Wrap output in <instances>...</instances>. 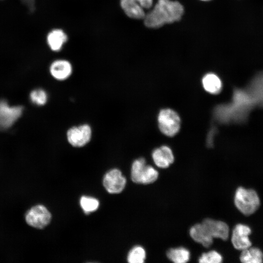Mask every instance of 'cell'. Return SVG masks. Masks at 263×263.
<instances>
[{
    "label": "cell",
    "mask_w": 263,
    "mask_h": 263,
    "mask_svg": "<svg viewBox=\"0 0 263 263\" xmlns=\"http://www.w3.org/2000/svg\"><path fill=\"white\" fill-rule=\"evenodd\" d=\"M202 82L204 89L209 93L217 94L221 91L222 82L219 77L214 74L209 73L205 75Z\"/></svg>",
    "instance_id": "obj_19"
},
{
    "label": "cell",
    "mask_w": 263,
    "mask_h": 263,
    "mask_svg": "<svg viewBox=\"0 0 263 263\" xmlns=\"http://www.w3.org/2000/svg\"><path fill=\"white\" fill-rule=\"evenodd\" d=\"M192 239L205 247H209L213 243V238L209 234L202 223L197 224L189 230Z\"/></svg>",
    "instance_id": "obj_17"
},
{
    "label": "cell",
    "mask_w": 263,
    "mask_h": 263,
    "mask_svg": "<svg viewBox=\"0 0 263 263\" xmlns=\"http://www.w3.org/2000/svg\"><path fill=\"white\" fill-rule=\"evenodd\" d=\"M184 12L183 6L178 1L157 0L152 9L146 14L144 24L148 28H159L180 20Z\"/></svg>",
    "instance_id": "obj_1"
},
{
    "label": "cell",
    "mask_w": 263,
    "mask_h": 263,
    "mask_svg": "<svg viewBox=\"0 0 263 263\" xmlns=\"http://www.w3.org/2000/svg\"><path fill=\"white\" fill-rule=\"evenodd\" d=\"M256 104L245 89L234 90L232 102L228 104L222 105L219 111H223L220 116L222 121L225 122H243L247 118L250 111Z\"/></svg>",
    "instance_id": "obj_2"
},
{
    "label": "cell",
    "mask_w": 263,
    "mask_h": 263,
    "mask_svg": "<svg viewBox=\"0 0 263 263\" xmlns=\"http://www.w3.org/2000/svg\"><path fill=\"white\" fill-rule=\"evenodd\" d=\"M80 205L84 212L88 214L96 210L99 203L95 198L83 196L80 199Z\"/></svg>",
    "instance_id": "obj_23"
},
{
    "label": "cell",
    "mask_w": 263,
    "mask_h": 263,
    "mask_svg": "<svg viewBox=\"0 0 263 263\" xmlns=\"http://www.w3.org/2000/svg\"><path fill=\"white\" fill-rule=\"evenodd\" d=\"M239 259L243 263H262L263 252L260 248L251 246L241 251Z\"/></svg>",
    "instance_id": "obj_18"
},
{
    "label": "cell",
    "mask_w": 263,
    "mask_h": 263,
    "mask_svg": "<svg viewBox=\"0 0 263 263\" xmlns=\"http://www.w3.org/2000/svg\"><path fill=\"white\" fill-rule=\"evenodd\" d=\"M146 251L144 248L139 245H137L129 251L127 261L130 263H143L146 259Z\"/></svg>",
    "instance_id": "obj_22"
},
{
    "label": "cell",
    "mask_w": 263,
    "mask_h": 263,
    "mask_svg": "<svg viewBox=\"0 0 263 263\" xmlns=\"http://www.w3.org/2000/svg\"><path fill=\"white\" fill-rule=\"evenodd\" d=\"M158 121L160 131L167 136H172L179 130L180 117L175 111L171 109L161 110L158 115Z\"/></svg>",
    "instance_id": "obj_5"
},
{
    "label": "cell",
    "mask_w": 263,
    "mask_h": 263,
    "mask_svg": "<svg viewBox=\"0 0 263 263\" xmlns=\"http://www.w3.org/2000/svg\"><path fill=\"white\" fill-rule=\"evenodd\" d=\"M31 102L35 105L42 106L48 101V95L47 92L41 88H37L32 90L30 94Z\"/></svg>",
    "instance_id": "obj_21"
},
{
    "label": "cell",
    "mask_w": 263,
    "mask_h": 263,
    "mask_svg": "<svg viewBox=\"0 0 263 263\" xmlns=\"http://www.w3.org/2000/svg\"><path fill=\"white\" fill-rule=\"evenodd\" d=\"M51 214L43 205H38L32 207L26 213L25 220L28 225L35 228L41 229L50 222Z\"/></svg>",
    "instance_id": "obj_8"
},
{
    "label": "cell",
    "mask_w": 263,
    "mask_h": 263,
    "mask_svg": "<svg viewBox=\"0 0 263 263\" xmlns=\"http://www.w3.org/2000/svg\"><path fill=\"white\" fill-rule=\"evenodd\" d=\"M202 223L213 238H219L224 241L228 238L229 228L225 222L207 218Z\"/></svg>",
    "instance_id": "obj_11"
},
{
    "label": "cell",
    "mask_w": 263,
    "mask_h": 263,
    "mask_svg": "<svg viewBox=\"0 0 263 263\" xmlns=\"http://www.w3.org/2000/svg\"><path fill=\"white\" fill-rule=\"evenodd\" d=\"M68 36L61 29L51 30L46 36L47 43L50 49L54 52L60 51L64 44L68 41Z\"/></svg>",
    "instance_id": "obj_15"
},
{
    "label": "cell",
    "mask_w": 263,
    "mask_h": 263,
    "mask_svg": "<svg viewBox=\"0 0 263 263\" xmlns=\"http://www.w3.org/2000/svg\"><path fill=\"white\" fill-rule=\"evenodd\" d=\"M120 7L124 13L129 18L144 19L146 15L144 9L135 0H120Z\"/></svg>",
    "instance_id": "obj_16"
},
{
    "label": "cell",
    "mask_w": 263,
    "mask_h": 263,
    "mask_svg": "<svg viewBox=\"0 0 263 263\" xmlns=\"http://www.w3.org/2000/svg\"><path fill=\"white\" fill-rule=\"evenodd\" d=\"M51 76L58 81H63L69 78L73 73V66L70 61L63 59H58L53 61L49 67Z\"/></svg>",
    "instance_id": "obj_12"
},
{
    "label": "cell",
    "mask_w": 263,
    "mask_h": 263,
    "mask_svg": "<svg viewBox=\"0 0 263 263\" xmlns=\"http://www.w3.org/2000/svg\"><path fill=\"white\" fill-rule=\"evenodd\" d=\"M200 0L204 1H207L211 0Z\"/></svg>",
    "instance_id": "obj_26"
},
{
    "label": "cell",
    "mask_w": 263,
    "mask_h": 263,
    "mask_svg": "<svg viewBox=\"0 0 263 263\" xmlns=\"http://www.w3.org/2000/svg\"><path fill=\"white\" fill-rule=\"evenodd\" d=\"M251 233V229L247 225L243 224L235 225L231 237V241L234 247L242 251L252 246V243L249 238Z\"/></svg>",
    "instance_id": "obj_9"
},
{
    "label": "cell",
    "mask_w": 263,
    "mask_h": 263,
    "mask_svg": "<svg viewBox=\"0 0 263 263\" xmlns=\"http://www.w3.org/2000/svg\"><path fill=\"white\" fill-rule=\"evenodd\" d=\"M166 255L169 260L175 263H186L190 258L189 251L183 247L170 248Z\"/></svg>",
    "instance_id": "obj_20"
},
{
    "label": "cell",
    "mask_w": 263,
    "mask_h": 263,
    "mask_svg": "<svg viewBox=\"0 0 263 263\" xmlns=\"http://www.w3.org/2000/svg\"><path fill=\"white\" fill-rule=\"evenodd\" d=\"M234 202L239 211L245 216L255 213L261 204L260 197L255 190L243 187L236 190Z\"/></svg>",
    "instance_id": "obj_3"
},
{
    "label": "cell",
    "mask_w": 263,
    "mask_h": 263,
    "mask_svg": "<svg viewBox=\"0 0 263 263\" xmlns=\"http://www.w3.org/2000/svg\"><path fill=\"white\" fill-rule=\"evenodd\" d=\"M152 157L155 164L159 168L165 169L174 162V156L171 150L166 146H163L154 150Z\"/></svg>",
    "instance_id": "obj_14"
},
{
    "label": "cell",
    "mask_w": 263,
    "mask_h": 263,
    "mask_svg": "<svg viewBox=\"0 0 263 263\" xmlns=\"http://www.w3.org/2000/svg\"><path fill=\"white\" fill-rule=\"evenodd\" d=\"M131 179L137 184H149L158 178V172L152 166L146 165L144 158L135 160L132 165Z\"/></svg>",
    "instance_id": "obj_4"
},
{
    "label": "cell",
    "mask_w": 263,
    "mask_h": 263,
    "mask_svg": "<svg viewBox=\"0 0 263 263\" xmlns=\"http://www.w3.org/2000/svg\"><path fill=\"white\" fill-rule=\"evenodd\" d=\"M223 261L222 255L215 250L203 253L199 258L200 263H220Z\"/></svg>",
    "instance_id": "obj_24"
},
{
    "label": "cell",
    "mask_w": 263,
    "mask_h": 263,
    "mask_svg": "<svg viewBox=\"0 0 263 263\" xmlns=\"http://www.w3.org/2000/svg\"><path fill=\"white\" fill-rule=\"evenodd\" d=\"M256 106L263 107V72L258 73L246 88Z\"/></svg>",
    "instance_id": "obj_13"
},
{
    "label": "cell",
    "mask_w": 263,
    "mask_h": 263,
    "mask_svg": "<svg viewBox=\"0 0 263 263\" xmlns=\"http://www.w3.org/2000/svg\"><path fill=\"white\" fill-rule=\"evenodd\" d=\"M145 9H149L152 6L153 0H135Z\"/></svg>",
    "instance_id": "obj_25"
},
{
    "label": "cell",
    "mask_w": 263,
    "mask_h": 263,
    "mask_svg": "<svg viewBox=\"0 0 263 263\" xmlns=\"http://www.w3.org/2000/svg\"><path fill=\"white\" fill-rule=\"evenodd\" d=\"M126 179L120 170L113 169L107 172L103 179V184L110 193L117 194L124 189Z\"/></svg>",
    "instance_id": "obj_10"
},
{
    "label": "cell",
    "mask_w": 263,
    "mask_h": 263,
    "mask_svg": "<svg viewBox=\"0 0 263 263\" xmlns=\"http://www.w3.org/2000/svg\"><path fill=\"white\" fill-rule=\"evenodd\" d=\"M92 136V129L88 124L75 126L69 128L66 133L67 140L73 147L80 148L86 145Z\"/></svg>",
    "instance_id": "obj_6"
},
{
    "label": "cell",
    "mask_w": 263,
    "mask_h": 263,
    "mask_svg": "<svg viewBox=\"0 0 263 263\" xmlns=\"http://www.w3.org/2000/svg\"><path fill=\"white\" fill-rule=\"evenodd\" d=\"M23 108L19 105L11 106L5 100H0V130L12 127L21 116Z\"/></svg>",
    "instance_id": "obj_7"
}]
</instances>
